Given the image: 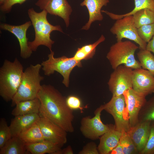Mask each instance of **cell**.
I'll list each match as a JSON object with an SVG mask.
<instances>
[{
  "label": "cell",
  "mask_w": 154,
  "mask_h": 154,
  "mask_svg": "<svg viewBox=\"0 0 154 154\" xmlns=\"http://www.w3.org/2000/svg\"><path fill=\"white\" fill-rule=\"evenodd\" d=\"M40 105V101L37 98L22 101L16 104L11 114L15 116L34 113L39 114Z\"/></svg>",
  "instance_id": "44dd1931"
},
{
  "label": "cell",
  "mask_w": 154,
  "mask_h": 154,
  "mask_svg": "<svg viewBox=\"0 0 154 154\" xmlns=\"http://www.w3.org/2000/svg\"><path fill=\"white\" fill-rule=\"evenodd\" d=\"M137 55L141 67L154 76V56L146 49H140Z\"/></svg>",
  "instance_id": "4316f807"
},
{
  "label": "cell",
  "mask_w": 154,
  "mask_h": 154,
  "mask_svg": "<svg viewBox=\"0 0 154 154\" xmlns=\"http://www.w3.org/2000/svg\"><path fill=\"white\" fill-rule=\"evenodd\" d=\"M35 4L48 13L61 18L66 26L68 27L70 17L72 10L67 0H38Z\"/></svg>",
  "instance_id": "4fadbf2b"
},
{
  "label": "cell",
  "mask_w": 154,
  "mask_h": 154,
  "mask_svg": "<svg viewBox=\"0 0 154 154\" xmlns=\"http://www.w3.org/2000/svg\"></svg>",
  "instance_id": "ab89813d"
},
{
  "label": "cell",
  "mask_w": 154,
  "mask_h": 154,
  "mask_svg": "<svg viewBox=\"0 0 154 154\" xmlns=\"http://www.w3.org/2000/svg\"><path fill=\"white\" fill-rule=\"evenodd\" d=\"M109 0H84L80 4L81 6H85L89 15V19L87 23L82 29L87 30L90 28L92 23L95 21H101L103 17L101 13V9L106 6Z\"/></svg>",
  "instance_id": "ac0fdd59"
},
{
  "label": "cell",
  "mask_w": 154,
  "mask_h": 154,
  "mask_svg": "<svg viewBox=\"0 0 154 154\" xmlns=\"http://www.w3.org/2000/svg\"><path fill=\"white\" fill-rule=\"evenodd\" d=\"M66 102L68 106L72 110L79 109L81 112H83L84 108L81 106V101L77 97L70 96L66 98Z\"/></svg>",
  "instance_id": "d6a6232c"
},
{
  "label": "cell",
  "mask_w": 154,
  "mask_h": 154,
  "mask_svg": "<svg viewBox=\"0 0 154 154\" xmlns=\"http://www.w3.org/2000/svg\"><path fill=\"white\" fill-rule=\"evenodd\" d=\"M32 25L31 21L26 22L19 25H14L5 23L0 25V29L11 32L17 37L20 48V56L24 59L29 58L32 53L28 44V38L27 37V31Z\"/></svg>",
  "instance_id": "5bb4252c"
},
{
  "label": "cell",
  "mask_w": 154,
  "mask_h": 154,
  "mask_svg": "<svg viewBox=\"0 0 154 154\" xmlns=\"http://www.w3.org/2000/svg\"><path fill=\"white\" fill-rule=\"evenodd\" d=\"M38 123L45 140L62 147L67 142V132L48 118L40 117Z\"/></svg>",
  "instance_id": "8fae6325"
},
{
  "label": "cell",
  "mask_w": 154,
  "mask_h": 154,
  "mask_svg": "<svg viewBox=\"0 0 154 154\" xmlns=\"http://www.w3.org/2000/svg\"><path fill=\"white\" fill-rule=\"evenodd\" d=\"M135 7L129 13L123 15H117L106 11L102 10L113 20H117L124 17L132 15L137 11L142 9L147 8L154 11V0H134Z\"/></svg>",
  "instance_id": "d4e9b609"
},
{
  "label": "cell",
  "mask_w": 154,
  "mask_h": 154,
  "mask_svg": "<svg viewBox=\"0 0 154 154\" xmlns=\"http://www.w3.org/2000/svg\"><path fill=\"white\" fill-rule=\"evenodd\" d=\"M17 58L13 62L5 59L0 68V96L6 102L11 101L20 85L23 72Z\"/></svg>",
  "instance_id": "3957f363"
},
{
  "label": "cell",
  "mask_w": 154,
  "mask_h": 154,
  "mask_svg": "<svg viewBox=\"0 0 154 154\" xmlns=\"http://www.w3.org/2000/svg\"><path fill=\"white\" fill-rule=\"evenodd\" d=\"M29 153L26 143L19 137H12L0 149V154H25Z\"/></svg>",
  "instance_id": "7402d4cb"
},
{
  "label": "cell",
  "mask_w": 154,
  "mask_h": 154,
  "mask_svg": "<svg viewBox=\"0 0 154 154\" xmlns=\"http://www.w3.org/2000/svg\"><path fill=\"white\" fill-rule=\"evenodd\" d=\"M133 15L126 16L117 20L110 29V32L116 35L117 41L124 38L132 40L139 45L140 49L145 50L147 43L139 36Z\"/></svg>",
  "instance_id": "52a82bcc"
},
{
  "label": "cell",
  "mask_w": 154,
  "mask_h": 154,
  "mask_svg": "<svg viewBox=\"0 0 154 154\" xmlns=\"http://www.w3.org/2000/svg\"><path fill=\"white\" fill-rule=\"evenodd\" d=\"M119 142L122 147L123 154H139L130 137L125 131H121Z\"/></svg>",
  "instance_id": "f1b7e54d"
},
{
  "label": "cell",
  "mask_w": 154,
  "mask_h": 154,
  "mask_svg": "<svg viewBox=\"0 0 154 154\" xmlns=\"http://www.w3.org/2000/svg\"><path fill=\"white\" fill-rule=\"evenodd\" d=\"M125 100L126 109L131 127L138 123L139 112L147 100L145 96L135 91L132 88L123 94Z\"/></svg>",
  "instance_id": "7c38bea8"
},
{
  "label": "cell",
  "mask_w": 154,
  "mask_h": 154,
  "mask_svg": "<svg viewBox=\"0 0 154 154\" xmlns=\"http://www.w3.org/2000/svg\"><path fill=\"white\" fill-rule=\"evenodd\" d=\"M137 31L140 37L145 42H148L154 35V23L143 25Z\"/></svg>",
  "instance_id": "4dcf8cb0"
},
{
  "label": "cell",
  "mask_w": 154,
  "mask_h": 154,
  "mask_svg": "<svg viewBox=\"0 0 154 154\" xmlns=\"http://www.w3.org/2000/svg\"><path fill=\"white\" fill-rule=\"evenodd\" d=\"M74 152L72 147L70 145H68L65 148L62 149L61 154H73Z\"/></svg>",
  "instance_id": "74e56055"
},
{
  "label": "cell",
  "mask_w": 154,
  "mask_h": 154,
  "mask_svg": "<svg viewBox=\"0 0 154 154\" xmlns=\"http://www.w3.org/2000/svg\"><path fill=\"white\" fill-rule=\"evenodd\" d=\"M132 88L145 96L154 93V76L148 70L141 68L134 69Z\"/></svg>",
  "instance_id": "9a60e30c"
},
{
  "label": "cell",
  "mask_w": 154,
  "mask_h": 154,
  "mask_svg": "<svg viewBox=\"0 0 154 154\" xmlns=\"http://www.w3.org/2000/svg\"><path fill=\"white\" fill-rule=\"evenodd\" d=\"M40 117L39 114L36 113L15 116L9 126L12 137L19 136L21 133L37 122Z\"/></svg>",
  "instance_id": "e0dca14e"
},
{
  "label": "cell",
  "mask_w": 154,
  "mask_h": 154,
  "mask_svg": "<svg viewBox=\"0 0 154 154\" xmlns=\"http://www.w3.org/2000/svg\"><path fill=\"white\" fill-rule=\"evenodd\" d=\"M8 0H0V5L5 3Z\"/></svg>",
  "instance_id": "f35d334b"
},
{
  "label": "cell",
  "mask_w": 154,
  "mask_h": 154,
  "mask_svg": "<svg viewBox=\"0 0 154 154\" xmlns=\"http://www.w3.org/2000/svg\"><path fill=\"white\" fill-rule=\"evenodd\" d=\"M79 154H99L98 147L94 142H91L84 145Z\"/></svg>",
  "instance_id": "836d02e7"
},
{
  "label": "cell",
  "mask_w": 154,
  "mask_h": 154,
  "mask_svg": "<svg viewBox=\"0 0 154 154\" xmlns=\"http://www.w3.org/2000/svg\"><path fill=\"white\" fill-rule=\"evenodd\" d=\"M133 74L132 69L124 65L114 70L108 82L113 96L123 95L124 91L132 87Z\"/></svg>",
  "instance_id": "30bf717a"
},
{
  "label": "cell",
  "mask_w": 154,
  "mask_h": 154,
  "mask_svg": "<svg viewBox=\"0 0 154 154\" xmlns=\"http://www.w3.org/2000/svg\"><path fill=\"white\" fill-rule=\"evenodd\" d=\"M19 136L26 143H35L44 140L38 121L21 133Z\"/></svg>",
  "instance_id": "cb8c5ba5"
},
{
  "label": "cell",
  "mask_w": 154,
  "mask_h": 154,
  "mask_svg": "<svg viewBox=\"0 0 154 154\" xmlns=\"http://www.w3.org/2000/svg\"><path fill=\"white\" fill-rule=\"evenodd\" d=\"M37 97L41 104L40 117L48 118L67 132L74 131L73 110L68 106L66 97L53 86L46 84L42 85Z\"/></svg>",
  "instance_id": "6da1fadb"
},
{
  "label": "cell",
  "mask_w": 154,
  "mask_h": 154,
  "mask_svg": "<svg viewBox=\"0 0 154 154\" xmlns=\"http://www.w3.org/2000/svg\"><path fill=\"white\" fill-rule=\"evenodd\" d=\"M105 39V37L102 35L99 38L93 43L85 45L78 48L73 57L79 61L92 58L95 54L97 46L104 42Z\"/></svg>",
  "instance_id": "603a6c76"
},
{
  "label": "cell",
  "mask_w": 154,
  "mask_h": 154,
  "mask_svg": "<svg viewBox=\"0 0 154 154\" xmlns=\"http://www.w3.org/2000/svg\"><path fill=\"white\" fill-rule=\"evenodd\" d=\"M50 52L48 55V59L43 61L41 64L44 74L49 76L55 71L59 72L63 78L62 83L68 87L71 72L76 66L82 67L81 61L76 60L73 57L69 58L63 56L55 58L54 56V52L52 50Z\"/></svg>",
  "instance_id": "8992f818"
},
{
  "label": "cell",
  "mask_w": 154,
  "mask_h": 154,
  "mask_svg": "<svg viewBox=\"0 0 154 154\" xmlns=\"http://www.w3.org/2000/svg\"><path fill=\"white\" fill-rule=\"evenodd\" d=\"M41 68V64H31L24 71L20 85L11 100L12 107L20 102L37 98L44 79L40 74Z\"/></svg>",
  "instance_id": "277c9868"
},
{
  "label": "cell",
  "mask_w": 154,
  "mask_h": 154,
  "mask_svg": "<svg viewBox=\"0 0 154 154\" xmlns=\"http://www.w3.org/2000/svg\"><path fill=\"white\" fill-rule=\"evenodd\" d=\"M138 48L129 41H117L110 47L106 57L114 70L122 64L133 69L140 68V64L135 57Z\"/></svg>",
  "instance_id": "5b68a950"
},
{
  "label": "cell",
  "mask_w": 154,
  "mask_h": 154,
  "mask_svg": "<svg viewBox=\"0 0 154 154\" xmlns=\"http://www.w3.org/2000/svg\"><path fill=\"white\" fill-rule=\"evenodd\" d=\"M12 135L9 126L4 118L0 119V149L11 137Z\"/></svg>",
  "instance_id": "f546056e"
},
{
  "label": "cell",
  "mask_w": 154,
  "mask_h": 154,
  "mask_svg": "<svg viewBox=\"0 0 154 154\" xmlns=\"http://www.w3.org/2000/svg\"><path fill=\"white\" fill-rule=\"evenodd\" d=\"M27 0H8L5 3L0 5L1 10L5 13L10 12L13 6L15 4H21Z\"/></svg>",
  "instance_id": "e575fe53"
},
{
  "label": "cell",
  "mask_w": 154,
  "mask_h": 154,
  "mask_svg": "<svg viewBox=\"0 0 154 154\" xmlns=\"http://www.w3.org/2000/svg\"><path fill=\"white\" fill-rule=\"evenodd\" d=\"M26 148L32 154H61V148L52 142L44 140L32 143H26Z\"/></svg>",
  "instance_id": "ffe728a7"
},
{
  "label": "cell",
  "mask_w": 154,
  "mask_h": 154,
  "mask_svg": "<svg viewBox=\"0 0 154 154\" xmlns=\"http://www.w3.org/2000/svg\"><path fill=\"white\" fill-rule=\"evenodd\" d=\"M135 26H141L154 23V11L147 8L141 9L133 15Z\"/></svg>",
  "instance_id": "484cf974"
},
{
  "label": "cell",
  "mask_w": 154,
  "mask_h": 154,
  "mask_svg": "<svg viewBox=\"0 0 154 154\" xmlns=\"http://www.w3.org/2000/svg\"><path fill=\"white\" fill-rule=\"evenodd\" d=\"M110 154H123L122 147L119 142L111 152Z\"/></svg>",
  "instance_id": "d590c367"
},
{
  "label": "cell",
  "mask_w": 154,
  "mask_h": 154,
  "mask_svg": "<svg viewBox=\"0 0 154 154\" xmlns=\"http://www.w3.org/2000/svg\"><path fill=\"white\" fill-rule=\"evenodd\" d=\"M149 121L154 123V96L146 101L138 116V123Z\"/></svg>",
  "instance_id": "83f0119b"
},
{
  "label": "cell",
  "mask_w": 154,
  "mask_h": 154,
  "mask_svg": "<svg viewBox=\"0 0 154 154\" xmlns=\"http://www.w3.org/2000/svg\"><path fill=\"white\" fill-rule=\"evenodd\" d=\"M146 49L154 54V35L147 44Z\"/></svg>",
  "instance_id": "8d00e7d4"
},
{
  "label": "cell",
  "mask_w": 154,
  "mask_h": 154,
  "mask_svg": "<svg viewBox=\"0 0 154 154\" xmlns=\"http://www.w3.org/2000/svg\"><path fill=\"white\" fill-rule=\"evenodd\" d=\"M151 123L149 121L139 122L131 127L127 132L130 137L139 154L144 149L150 134Z\"/></svg>",
  "instance_id": "2e32d148"
},
{
  "label": "cell",
  "mask_w": 154,
  "mask_h": 154,
  "mask_svg": "<svg viewBox=\"0 0 154 154\" xmlns=\"http://www.w3.org/2000/svg\"><path fill=\"white\" fill-rule=\"evenodd\" d=\"M103 110L102 105L95 111L94 117L87 116L82 119L80 130L85 138L93 140H96L110 129L111 125L105 124L101 120V113Z\"/></svg>",
  "instance_id": "9c48e42d"
},
{
  "label": "cell",
  "mask_w": 154,
  "mask_h": 154,
  "mask_svg": "<svg viewBox=\"0 0 154 154\" xmlns=\"http://www.w3.org/2000/svg\"><path fill=\"white\" fill-rule=\"evenodd\" d=\"M121 135V132L111 125L109 130L101 136L98 149L100 154H110L117 145Z\"/></svg>",
  "instance_id": "d6986e66"
},
{
  "label": "cell",
  "mask_w": 154,
  "mask_h": 154,
  "mask_svg": "<svg viewBox=\"0 0 154 154\" xmlns=\"http://www.w3.org/2000/svg\"><path fill=\"white\" fill-rule=\"evenodd\" d=\"M140 154H154V123H151L149 137L146 145Z\"/></svg>",
  "instance_id": "1f68e13d"
},
{
  "label": "cell",
  "mask_w": 154,
  "mask_h": 154,
  "mask_svg": "<svg viewBox=\"0 0 154 154\" xmlns=\"http://www.w3.org/2000/svg\"><path fill=\"white\" fill-rule=\"evenodd\" d=\"M103 110L113 116L115 126L117 130L127 132L131 128L128 115L126 109L124 97L122 95L112 97L107 103L102 105Z\"/></svg>",
  "instance_id": "ba28073f"
},
{
  "label": "cell",
  "mask_w": 154,
  "mask_h": 154,
  "mask_svg": "<svg viewBox=\"0 0 154 154\" xmlns=\"http://www.w3.org/2000/svg\"><path fill=\"white\" fill-rule=\"evenodd\" d=\"M28 13L35 31V38L32 41H28V44L32 51H35L40 45H44L52 50V45L54 42L50 38V34L53 31H57L63 33L60 25L54 26L51 24L47 19L48 13L44 10L40 12L35 11L33 8L29 9Z\"/></svg>",
  "instance_id": "7a4b0ae2"
}]
</instances>
